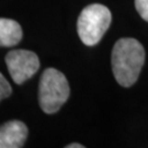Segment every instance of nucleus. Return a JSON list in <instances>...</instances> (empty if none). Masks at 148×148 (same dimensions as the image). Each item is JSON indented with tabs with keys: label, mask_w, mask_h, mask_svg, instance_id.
I'll return each mask as SVG.
<instances>
[{
	"label": "nucleus",
	"mask_w": 148,
	"mask_h": 148,
	"mask_svg": "<svg viewBox=\"0 0 148 148\" xmlns=\"http://www.w3.org/2000/svg\"><path fill=\"white\" fill-rule=\"evenodd\" d=\"M145 63V49L137 40L132 37L120 38L112 51V71L117 84L131 87L138 79Z\"/></svg>",
	"instance_id": "1"
},
{
	"label": "nucleus",
	"mask_w": 148,
	"mask_h": 148,
	"mask_svg": "<svg viewBox=\"0 0 148 148\" xmlns=\"http://www.w3.org/2000/svg\"><path fill=\"white\" fill-rule=\"evenodd\" d=\"M70 89L65 75L55 68L43 71L38 86V103L47 114L56 113L68 100Z\"/></svg>",
	"instance_id": "2"
},
{
	"label": "nucleus",
	"mask_w": 148,
	"mask_h": 148,
	"mask_svg": "<svg viewBox=\"0 0 148 148\" xmlns=\"http://www.w3.org/2000/svg\"><path fill=\"white\" fill-rule=\"evenodd\" d=\"M112 21V14L109 8L100 3L87 5L81 11L77 31L81 42L87 46H95L100 42Z\"/></svg>",
	"instance_id": "3"
},
{
	"label": "nucleus",
	"mask_w": 148,
	"mask_h": 148,
	"mask_svg": "<svg viewBox=\"0 0 148 148\" xmlns=\"http://www.w3.org/2000/svg\"><path fill=\"white\" fill-rule=\"evenodd\" d=\"M5 65L12 80L22 85L29 80L40 68L37 55L27 49H13L5 55Z\"/></svg>",
	"instance_id": "4"
},
{
	"label": "nucleus",
	"mask_w": 148,
	"mask_h": 148,
	"mask_svg": "<svg viewBox=\"0 0 148 148\" xmlns=\"http://www.w3.org/2000/svg\"><path fill=\"white\" fill-rule=\"evenodd\" d=\"M27 137V127L21 121H9L0 126V148H20Z\"/></svg>",
	"instance_id": "5"
},
{
	"label": "nucleus",
	"mask_w": 148,
	"mask_h": 148,
	"mask_svg": "<svg viewBox=\"0 0 148 148\" xmlns=\"http://www.w3.org/2000/svg\"><path fill=\"white\" fill-rule=\"evenodd\" d=\"M23 36L21 25L14 20L0 18V47H10L20 43Z\"/></svg>",
	"instance_id": "6"
},
{
	"label": "nucleus",
	"mask_w": 148,
	"mask_h": 148,
	"mask_svg": "<svg viewBox=\"0 0 148 148\" xmlns=\"http://www.w3.org/2000/svg\"><path fill=\"white\" fill-rule=\"evenodd\" d=\"M12 93V88L5 76L0 73V101L10 97Z\"/></svg>",
	"instance_id": "7"
},
{
	"label": "nucleus",
	"mask_w": 148,
	"mask_h": 148,
	"mask_svg": "<svg viewBox=\"0 0 148 148\" xmlns=\"http://www.w3.org/2000/svg\"><path fill=\"white\" fill-rule=\"evenodd\" d=\"M135 7L139 16L148 22V0H135Z\"/></svg>",
	"instance_id": "8"
},
{
	"label": "nucleus",
	"mask_w": 148,
	"mask_h": 148,
	"mask_svg": "<svg viewBox=\"0 0 148 148\" xmlns=\"http://www.w3.org/2000/svg\"><path fill=\"white\" fill-rule=\"evenodd\" d=\"M85 146L84 145H80L78 143H73V144H69L66 146V148H84Z\"/></svg>",
	"instance_id": "9"
}]
</instances>
